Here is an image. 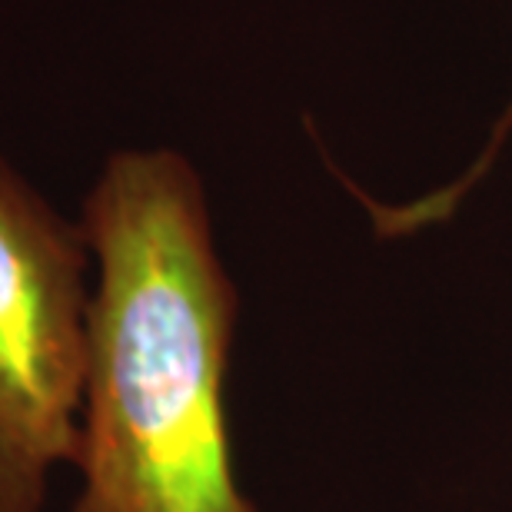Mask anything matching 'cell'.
Returning a JSON list of instances; mask_svg holds the SVG:
<instances>
[{"instance_id":"6da1fadb","label":"cell","mask_w":512,"mask_h":512,"mask_svg":"<svg viewBox=\"0 0 512 512\" xmlns=\"http://www.w3.org/2000/svg\"><path fill=\"white\" fill-rule=\"evenodd\" d=\"M80 230L94 293L70 512H260L227 419L240 296L197 167L167 147L110 153Z\"/></svg>"},{"instance_id":"3957f363","label":"cell","mask_w":512,"mask_h":512,"mask_svg":"<svg viewBox=\"0 0 512 512\" xmlns=\"http://www.w3.org/2000/svg\"><path fill=\"white\" fill-rule=\"evenodd\" d=\"M509 127H512V104H509V110H506V117H503V120H499V124H496V133H493V140H489V147H486V160H493V157H496L499 143L506 140Z\"/></svg>"},{"instance_id":"7a4b0ae2","label":"cell","mask_w":512,"mask_h":512,"mask_svg":"<svg viewBox=\"0 0 512 512\" xmlns=\"http://www.w3.org/2000/svg\"><path fill=\"white\" fill-rule=\"evenodd\" d=\"M94 256L0 153V512H44L77 449Z\"/></svg>"}]
</instances>
